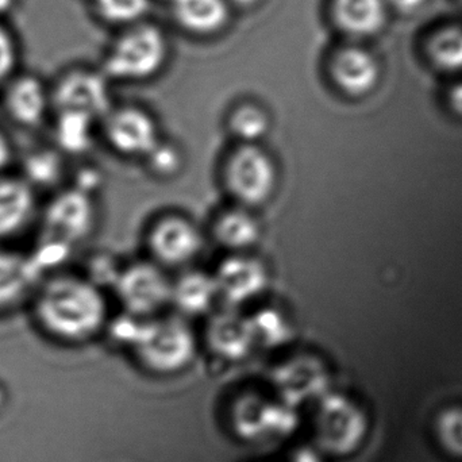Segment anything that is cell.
Masks as SVG:
<instances>
[{"instance_id":"6da1fadb","label":"cell","mask_w":462,"mask_h":462,"mask_svg":"<svg viewBox=\"0 0 462 462\" xmlns=\"http://www.w3.org/2000/svg\"><path fill=\"white\" fill-rule=\"evenodd\" d=\"M32 328L59 344H83L107 322V303L100 288L87 276L64 269L38 280L26 306Z\"/></svg>"},{"instance_id":"7a4b0ae2","label":"cell","mask_w":462,"mask_h":462,"mask_svg":"<svg viewBox=\"0 0 462 462\" xmlns=\"http://www.w3.org/2000/svg\"><path fill=\"white\" fill-rule=\"evenodd\" d=\"M129 344L143 365L157 374L181 371L197 350L191 328L178 317L138 320Z\"/></svg>"},{"instance_id":"3957f363","label":"cell","mask_w":462,"mask_h":462,"mask_svg":"<svg viewBox=\"0 0 462 462\" xmlns=\"http://www.w3.org/2000/svg\"><path fill=\"white\" fill-rule=\"evenodd\" d=\"M168 57V42L159 27L135 23L114 43L106 72L121 80H145L156 75Z\"/></svg>"},{"instance_id":"277c9868","label":"cell","mask_w":462,"mask_h":462,"mask_svg":"<svg viewBox=\"0 0 462 462\" xmlns=\"http://www.w3.org/2000/svg\"><path fill=\"white\" fill-rule=\"evenodd\" d=\"M225 184L242 208L265 205L277 187V168L272 157L255 143H242L225 164Z\"/></svg>"},{"instance_id":"5b68a950","label":"cell","mask_w":462,"mask_h":462,"mask_svg":"<svg viewBox=\"0 0 462 462\" xmlns=\"http://www.w3.org/2000/svg\"><path fill=\"white\" fill-rule=\"evenodd\" d=\"M51 86L34 73L16 72L0 87V114L21 132H38L51 122Z\"/></svg>"},{"instance_id":"8992f818","label":"cell","mask_w":462,"mask_h":462,"mask_svg":"<svg viewBox=\"0 0 462 462\" xmlns=\"http://www.w3.org/2000/svg\"><path fill=\"white\" fill-rule=\"evenodd\" d=\"M116 295L127 314L137 318L151 317L171 303L172 282L156 263H137L119 272Z\"/></svg>"},{"instance_id":"52a82bcc","label":"cell","mask_w":462,"mask_h":462,"mask_svg":"<svg viewBox=\"0 0 462 462\" xmlns=\"http://www.w3.org/2000/svg\"><path fill=\"white\" fill-rule=\"evenodd\" d=\"M41 203L42 195L16 171L0 176V245H15L34 231Z\"/></svg>"},{"instance_id":"ba28073f","label":"cell","mask_w":462,"mask_h":462,"mask_svg":"<svg viewBox=\"0 0 462 462\" xmlns=\"http://www.w3.org/2000/svg\"><path fill=\"white\" fill-rule=\"evenodd\" d=\"M366 429L364 412L342 396L328 398L318 411V441L323 449L334 455H347L357 449Z\"/></svg>"},{"instance_id":"9c48e42d","label":"cell","mask_w":462,"mask_h":462,"mask_svg":"<svg viewBox=\"0 0 462 462\" xmlns=\"http://www.w3.org/2000/svg\"><path fill=\"white\" fill-rule=\"evenodd\" d=\"M51 97L53 113L84 114L97 119L110 111L105 78L89 70H72L61 76L51 87Z\"/></svg>"},{"instance_id":"30bf717a","label":"cell","mask_w":462,"mask_h":462,"mask_svg":"<svg viewBox=\"0 0 462 462\" xmlns=\"http://www.w3.org/2000/svg\"><path fill=\"white\" fill-rule=\"evenodd\" d=\"M213 276L218 299L236 309L263 295L269 282L265 263L246 253H233L225 258Z\"/></svg>"},{"instance_id":"8fae6325","label":"cell","mask_w":462,"mask_h":462,"mask_svg":"<svg viewBox=\"0 0 462 462\" xmlns=\"http://www.w3.org/2000/svg\"><path fill=\"white\" fill-rule=\"evenodd\" d=\"M41 277L29 252L0 245V318L24 310Z\"/></svg>"},{"instance_id":"7c38bea8","label":"cell","mask_w":462,"mask_h":462,"mask_svg":"<svg viewBox=\"0 0 462 462\" xmlns=\"http://www.w3.org/2000/svg\"><path fill=\"white\" fill-rule=\"evenodd\" d=\"M106 140L125 156L146 157L160 143L156 122L146 111L124 107L106 116Z\"/></svg>"},{"instance_id":"4fadbf2b","label":"cell","mask_w":462,"mask_h":462,"mask_svg":"<svg viewBox=\"0 0 462 462\" xmlns=\"http://www.w3.org/2000/svg\"><path fill=\"white\" fill-rule=\"evenodd\" d=\"M202 246L199 229L184 217H162L149 233L152 254L162 265H186L199 254Z\"/></svg>"},{"instance_id":"5bb4252c","label":"cell","mask_w":462,"mask_h":462,"mask_svg":"<svg viewBox=\"0 0 462 462\" xmlns=\"http://www.w3.org/2000/svg\"><path fill=\"white\" fill-rule=\"evenodd\" d=\"M328 70L337 88L349 97L368 95L379 83V61L361 46L347 45L338 49L331 57Z\"/></svg>"},{"instance_id":"9a60e30c","label":"cell","mask_w":462,"mask_h":462,"mask_svg":"<svg viewBox=\"0 0 462 462\" xmlns=\"http://www.w3.org/2000/svg\"><path fill=\"white\" fill-rule=\"evenodd\" d=\"M211 349L226 360H241L249 355L257 341L252 318L229 307L211 318L208 328Z\"/></svg>"},{"instance_id":"2e32d148","label":"cell","mask_w":462,"mask_h":462,"mask_svg":"<svg viewBox=\"0 0 462 462\" xmlns=\"http://www.w3.org/2000/svg\"><path fill=\"white\" fill-rule=\"evenodd\" d=\"M387 0H333L331 15L337 26L352 37L377 34L387 21Z\"/></svg>"},{"instance_id":"e0dca14e","label":"cell","mask_w":462,"mask_h":462,"mask_svg":"<svg viewBox=\"0 0 462 462\" xmlns=\"http://www.w3.org/2000/svg\"><path fill=\"white\" fill-rule=\"evenodd\" d=\"M229 0H171L173 18L187 32L208 35L226 26Z\"/></svg>"},{"instance_id":"ac0fdd59","label":"cell","mask_w":462,"mask_h":462,"mask_svg":"<svg viewBox=\"0 0 462 462\" xmlns=\"http://www.w3.org/2000/svg\"><path fill=\"white\" fill-rule=\"evenodd\" d=\"M218 299L213 274L205 272H187L172 282L171 303L186 317L208 314Z\"/></svg>"},{"instance_id":"d6986e66","label":"cell","mask_w":462,"mask_h":462,"mask_svg":"<svg viewBox=\"0 0 462 462\" xmlns=\"http://www.w3.org/2000/svg\"><path fill=\"white\" fill-rule=\"evenodd\" d=\"M217 241L233 253H246L261 236V227L246 208L225 211L214 224Z\"/></svg>"},{"instance_id":"ffe728a7","label":"cell","mask_w":462,"mask_h":462,"mask_svg":"<svg viewBox=\"0 0 462 462\" xmlns=\"http://www.w3.org/2000/svg\"><path fill=\"white\" fill-rule=\"evenodd\" d=\"M61 156L56 146H38L24 154L16 172L42 195L43 189H53L61 179Z\"/></svg>"},{"instance_id":"44dd1931","label":"cell","mask_w":462,"mask_h":462,"mask_svg":"<svg viewBox=\"0 0 462 462\" xmlns=\"http://www.w3.org/2000/svg\"><path fill=\"white\" fill-rule=\"evenodd\" d=\"M54 143L62 153L76 154L86 151L91 141L94 118L78 113H53Z\"/></svg>"},{"instance_id":"7402d4cb","label":"cell","mask_w":462,"mask_h":462,"mask_svg":"<svg viewBox=\"0 0 462 462\" xmlns=\"http://www.w3.org/2000/svg\"><path fill=\"white\" fill-rule=\"evenodd\" d=\"M431 61L448 72L462 70V27L448 26L431 35L428 43Z\"/></svg>"},{"instance_id":"603a6c76","label":"cell","mask_w":462,"mask_h":462,"mask_svg":"<svg viewBox=\"0 0 462 462\" xmlns=\"http://www.w3.org/2000/svg\"><path fill=\"white\" fill-rule=\"evenodd\" d=\"M268 114L255 105H242L230 114L231 134L242 143H257L269 132Z\"/></svg>"},{"instance_id":"cb8c5ba5","label":"cell","mask_w":462,"mask_h":462,"mask_svg":"<svg viewBox=\"0 0 462 462\" xmlns=\"http://www.w3.org/2000/svg\"><path fill=\"white\" fill-rule=\"evenodd\" d=\"M95 7L110 23L135 24L148 14L151 0H95Z\"/></svg>"},{"instance_id":"d4e9b609","label":"cell","mask_w":462,"mask_h":462,"mask_svg":"<svg viewBox=\"0 0 462 462\" xmlns=\"http://www.w3.org/2000/svg\"><path fill=\"white\" fill-rule=\"evenodd\" d=\"M437 437L450 455L462 457V407H452L437 420Z\"/></svg>"},{"instance_id":"484cf974","label":"cell","mask_w":462,"mask_h":462,"mask_svg":"<svg viewBox=\"0 0 462 462\" xmlns=\"http://www.w3.org/2000/svg\"><path fill=\"white\" fill-rule=\"evenodd\" d=\"M255 341L277 342L288 336V325L282 314L274 310H265L253 315Z\"/></svg>"},{"instance_id":"4316f807","label":"cell","mask_w":462,"mask_h":462,"mask_svg":"<svg viewBox=\"0 0 462 462\" xmlns=\"http://www.w3.org/2000/svg\"><path fill=\"white\" fill-rule=\"evenodd\" d=\"M19 48L15 37L0 22V87L18 72Z\"/></svg>"},{"instance_id":"83f0119b","label":"cell","mask_w":462,"mask_h":462,"mask_svg":"<svg viewBox=\"0 0 462 462\" xmlns=\"http://www.w3.org/2000/svg\"><path fill=\"white\" fill-rule=\"evenodd\" d=\"M151 164L152 170L157 175L168 176L173 175L180 167V154L175 151V148L167 143H159L156 148L146 156Z\"/></svg>"},{"instance_id":"f1b7e54d","label":"cell","mask_w":462,"mask_h":462,"mask_svg":"<svg viewBox=\"0 0 462 462\" xmlns=\"http://www.w3.org/2000/svg\"><path fill=\"white\" fill-rule=\"evenodd\" d=\"M18 160V151L7 130L0 126V176L11 172Z\"/></svg>"},{"instance_id":"f546056e","label":"cell","mask_w":462,"mask_h":462,"mask_svg":"<svg viewBox=\"0 0 462 462\" xmlns=\"http://www.w3.org/2000/svg\"><path fill=\"white\" fill-rule=\"evenodd\" d=\"M426 0H387L388 8H393L396 13L403 15H411L417 13L425 5Z\"/></svg>"},{"instance_id":"4dcf8cb0","label":"cell","mask_w":462,"mask_h":462,"mask_svg":"<svg viewBox=\"0 0 462 462\" xmlns=\"http://www.w3.org/2000/svg\"><path fill=\"white\" fill-rule=\"evenodd\" d=\"M16 0H0V16L5 15L13 10Z\"/></svg>"},{"instance_id":"1f68e13d","label":"cell","mask_w":462,"mask_h":462,"mask_svg":"<svg viewBox=\"0 0 462 462\" xmlns=\"http://www.w3.org/2000/svg\"><path fill=\"white\" fill-rule=\"evenodd\" d=\"M230 5H241V7H250V5H255L258 0H229Z\"/></svg>"},{"instance_id":"d6a6232c","label":"cell","mask_w":462,"mask_h":462,"mask_svg":"<svg viewBox=\"0 0 462 462\" xmlns=\"http://www.w3.org/2000/svg\"><path fill=\"white\" fill-rule=\"evenodd\" d=\"M0 403H2V390H0Z\"/></svg>"}]
</instances>
